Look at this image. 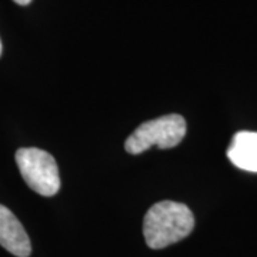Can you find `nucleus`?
Segmentation results:
<instances>
[{
  "mask_svg": "<svg viewBox=\"0 0 257 257\" xmlns=\"http://www.w3.org/2000/svg\"><path fill=\"white\" fill-rule=\"evenodd\" d=\"M13 2L20 5V6H26V5H30V3H32V0H13Z\"/></svg>",
  "mask_w": 257,
  "mask_h": 257,
  "instance_id": "6",
  "label": "nucleus"
},
{
  "mask_svg": "<svg viewBox=\"0 0 257 257\" xmlns=\"http://www.w3.org/2000/svg\"><path fill=\"white\" fill-rule=\"evenodd\" d=\"M20 175L33 192L40 196H55L60 189V176L55 157L42 149L23 147L16 152Z\"/></svg>",
  "mask_w": 257,
  "mask_h": 257,
  "instance_id": "3",
  "label": "nucleus"
},
{
  "mask_svg": "<svg viewBox=\"0 0 257 257\" xmlns=\"http://www.w3.org/2000/svg\"><path fill=\"white\" fill-rule=\"evenodd\" d=\"M0 55H2V42H0Z\"/></svg>",
  "mask_w": 257,
  "mask_h": 257,
  "instance_id": "7",
  "label": "nucleus"
},
{
  "mask_svg": "<svg viewBox=\"0 0 257 257\" xmlns=\"http://www.w3.org/2000/svg\"><path fill=\"white\" fill-rule=\"evenodd\" d=\"M194 216L183 203H156L147 210L143 220V234L150 248H165L183 240L192 233Z\"/></svg>",
  "mask_w": 257,
  "mask_h": 257,
  "instance_id": "1",
  "label": "nucleus"
},
{
  "mask_svg": "<svg viewBox=\"0 0 257 257\" xmlns=\"http://www.w3.org/2000/svg\"><path fill=\"white\" fill-rule=\"evenodd\" d=\"M0 246L16 257H29L32 244L23 224L12 211L0 204Z\"/></svg>",
  "mask_w": 257,
  "mask_h": 257,
  "instance_id": "4",
  "label": "nucleus"
},
{
  "mask_svg": "<svg viewBox=\"0 0 257 257\" xmlns=\"http://www.w3.org/2000/svg\"><path fill=\"white\" fill-rule=\"evenodd\" d=\"M227 157L241 170L257 173V132H237L227 149Z\"/></svg>",
  "mask_w": 257,
  "mask_h": 257,
  "instance_id": "5",
  "label": "nucleus"
},
{
  "mask_svg": "<svg viewBox=\"0 0 257 257\" xmlns=\"http://www.w3.org/2000/svg\"><path fill=\"white\" fill-rule=\"evenodd\" d=\"M186 130V120L180 114L162 116L140 124L127 138L124 149L130 155H140L152 146L172 149L183 140Z\"/></svg>",
  "mask_w": 257,
  "mask_h": 257,
  "instance_id": "2",
  "label": "nucleus"
}]
</instances>
